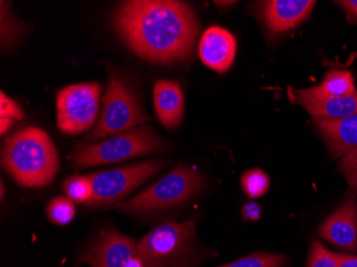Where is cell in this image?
Here are the masks:
<instances>
[{
	"label": "cell",
	"instance_id": "cell-1",
	"mask_svg": "<svg viewBox=\"0 0 357 267\" xmlns=\"http://www.w3.org/2000/svg\"><path fill=\"white\" fill-rule=\"evenodd\" d=\"M112 26L136 55L156 63L192 56L198 22L188 3L174 0H133L118 6Z\"/></svg>",
	"mask_w": 357,
	"mask_h": 267
},
{
	"label": "cell",
	"instance_id": "cell-2",
	"mask_svg": "<svg viewBox=\"0 0 357 267\" xmlns=\"http://www.w3.org/2000/svg\"><path fill=\"white\" fill-rule=\"evenodd\" d=\"M1 162L14 181L25 188L47 185L59 169L53 140L36 126L23 128L6 140Z\"/></svg>",
	"mask_w": 357,
	"mask_h": 267
},
{
	"label": "cell",
	"instance_id": "cell-3",
	"mask_svg": "<svg viewBox=\"0 0 357 267\" xmlns=\"http://www.w3.org/2000/svg\"><path fill=\"white\" fill-rule=\"evenodd\" d=\"M148 120L149 116L144 112L136 90L123 76L110 71L99 120L80 144H93L119 135Z\"/></svg>",
	"mask_w": 357,
	"mask_h": 267
},
{
	"label": "cell",
	"instance_id": "cell-4",
	"mask_svg": "<svg viewBox=\"0 0 357 267\" xmlns=\"http://www.w3.org/2000/svg\"><path fill=\"white\" fill-rule=\"evenodd\" d=\"M163 148L164 142L154 128L149 124H142L100 142L76 146L73 160L74 165L82 169L155 153Z\"/></svg>",
	"mask_w": 357,
	"mask_h": 267
},
{
	"label": "cell",
	"instance_id": "cell-5",
	"mask_svg": "<svg viewBox=\"0 0 357 267\" xmlns=\"http://www.w3.org/2000/svg\"><path fill=\"white\" fill-rule=\"evenodd\" d=\"M202 174L188 166H178L147 190L112 208L124 212L144 213L167 210L188 201L204 185Z\"/></svg>",
	"mask_w": 357,
	"mask_h": 267
},
{
	"label": "cell",
	"instance_id": "cell-6",
	"mask_svg": "<svg viewBox=\"0 0 357 267\" xmlns=\"http://www.w3.org/2000/svg\"><path fill=\"white\" fill-rule=\"evenodd\" d=\"M195 216L184 222L158 224L137 242L142 267H172L188 252L194 241Z\"/></svg>",
	"mask_w": 357,
	"mask_h": 267
},
{
	"label": "cell",
	"instance_id": "cell-7",
	"mask_svg": "<svg viewBox=\"0 0 357 267\" xmlns=\"http://www.w3.org/2000/svg\"><path fill=\"white\" fill-rule=\"evenodd\" d=\"M102 86L82 82L68 86L57 96V125L67 135H78L92 128L99 112Z\"/></svg>",
	"mask_w": 357,
	"mask_h": 267
},
{
	"label": "cell",
	"instance_id": "cell-8",
	"mask_svg": "<svg viewBox=\"0 0 357 267\" xmlns=\"http://www.w3.org/2000/svg\"><path fill=\"white\" fill-rule=\"evenodd\" d=\"M164 167L165 162L163 160H150L89 174L93 188V196L89 206L117 204Z\"/></svg>",
	"mask_w": 357,
	"mask_h": 267
},
{
	"label": "cell",
	"instance_id": "cell-9",
	"mask_svg": "<svg viewBox=\"0 0 357 267\" xmlns=\"http://www.w3.org/2000/svg\"><path fill=\"white\" fill-rule=\"evenodd\" d=\"M82 260L91 267H142L137 241L116 230L107 231L94 241Z\"/></svg>",
	"mask_w": 357,
	"mask_h": 267
},
{
	"label": "cell",
	"instance_id": "cell-10",
	"mask_svg": "<svg viewBox=\"0 0 357 267\" xmlns=\"http://www.w3.org/2000/svg\"><path fill=\"white\" fill-rule=\"evenodd\" d=\"M312 0H268L257 3V13L273 37L290 31L306 21L316 6Z\"/></svg>",
	"mask_w": 357,
	"mask_h": 267
},
{
	"label": "cell",
	"instance_id": "cell-11",
	"mask_svg": "<svg viewBox=\"0 0 357 267\" xmlns=\"http://www.w3.org/2000/svg\"><path fill=\"white\" fill-rule=\"evenodd\" d=\"M318 234L338 248L355 252L357 249V206L349 194L344 201L321 224Z\"/></svg>",
	"mask_w": 357,
	"mask_h": 267
},
{
	"label": "cell",
	"instance_id": "cell-12",
	"mask_svg": "<svg viewBox=\"0 0 357 267\" xmlns=\"http://www.w3.org/2000/svg\"><path fill=\"white\" fill-rule=\"evenodd\" d=\"M236 55V40L229 30L212 26L204 31L199 42L202 61L218 73L231 68Z\"/></svg>",
	"mask_w": 357,
	"mask_h": 267
},
{
	"label": "cell",
	"instance_id": "cell-13",
	"mask_svg": "<svg viewBox=\"0 0 357 267\" xmlns=\"http://www.w3.org/2000/svg\"><path fill=\"white\" fill-rule=\"evenodd\" d=\"M294 98L314 119H340L357 112V92L344 98H330L307 88L294 90Z\"/></svg>",
	"mask_w": 357,
	"mask_h": 267
},
{
	"label": "cell",
	"instance_id": "cell-14",
	"mask_svg": "<svg viewBox=\"0 0 357 267\" xmlns=\"http://www.w3.org/2000/svg\"><path fill=\"white\" fill-rule=\"evenodd\" d=\"M314 126L334 158L357 148V112L340 119H314Z\"/></svg>",
	"mask_w": 357,
	"mask_h": 267
},
{
	"label": "cell",
	"instance_id": "cell-15",
	"mask_svg": "<svg viewBox=\"0 0 357 267\" xmlns=\"http://www.w3.org/2000/svg\"><path fill=\"white\" fill-rule=\"evenodd\" d=\"M154 108L160 123L168 130L181 124L184 114V96L176 80L160 79L154 84Z\"/></svg>",
	"mask_w": 357,
	"mask_h": 267
},
{
	"label": "cell",
	"instance_id": "cell-16",
	"mask_svg": "<svg viewBox=\"0 0 357 267\" xmlns=\"http://www.w3.org/2000/svg\"><path fill=\"white\" fill-rule=\"evenodd\" d=\"M314 93L330 98H344L356 93L355 79L350 71L332 70L326 74L322 82L314 87H310Z\"/></svg>",
	"mask_w": 357,
	"mask_h": 267
},
{
	"label": "cell",
	"instance_id": "cell-17",
	"mask_svg": "<svg viewBox=\"0 0 357 267\" xmlns=\"http://www.w3.org/2000/svg\"><path fill=\"white\" fill-rule=\"evenodd\" d=\"M66 197L77 204H89L93 196V188L89 176H75L64 181L63 186Z\"/></svg>",
	"mask_w": 357,
	"mask_h": 267
},
{
	"label": "cell",
	"instance_id": "cell-18",
	"mask_svg": "<svg viewBox=\"0 0 357 267\" xmlns=\"http://www.w3.org/2000/svg\"><path fill=\"white\" fill-rule=\"evenodd\" d=\"M288 259L282 254L256 252L216 267H286Z\"/></svg>",
	"mask_w": 357,
	"mask_h": 267
},
{
	"label": "cell",
	"instance_id": "cell-19",
	"mask_svg": "<svg viewBox=\"0 0 357 267\" xmlns=\"http://www.w3.org/2000/svg\"><path fill=\"white\" fill-rule=\"evenodd\" d=\"M48 220L58 226H66L74 220L76 208L68 197H57L48 202L46 208Z\"/></svg>",
	"mask_w": 357,
	"mask_h": 267
},
{
	"label": "cell",
	"instance_id": "cell-20",
	"mask_svg": "<svg viewBox=\"0 0 357 267\" xmlns=\"http://www.w3.org/2000/svg\"><path fill=\"white\" fill-rule=\"evenodd\" d=\"M243 190L250 198L264 196L270 188V178L260 169L248 170L241 178Z\"/></svg>",
	"mask_w": 357,
	"mask_h": 267
},
{
	"label": "cell",
	"instance_id": "cell-21",
	"mask_svg": "<svg viewBox=\"0 0 357 267\" xmlns=\"http://www.w3.org/2000/svg\"><path fill=\"white\" fill-rule=\"evenodd\" d=\"M1 1V44L10 46L21 35V27L14 16L10 13L9 5Z\"/></svg>",
	"mask_w": 357,
	"mask_h": 267
},
{
	"label": "cell",
	"instance_id": "cell-22",
	"mask_svg": "<svg viewBox=\"0 0 357 267\" xmlns=\"http://www.w3.org/2000/svg\"><path fill=\"white\" fill-rule=\"evenodd\" d=\"M307 267H339L336 254L330 252L321 243L314 241L310 246Z\"/></svg>",
	"mask_w": 357,
	"mask_h": 267
},
{
	"label": "cell",
	"instance_id": "cell-23",
	"mask_svg": "<svg viewBox=\"0 0 357 267\" xmlns=\"http://www.w3.org/2000/svg\"><path fill=\"white\" fill-rule=\"evenodd\" d=\"M338 171L346 178L351 190L357 192V148H353L340 158Z\"/></svg>",
	"mask_w": 357,
	"mask_h": 267
},
{
	"label": "cell",
	"instance_id": "cell-24",
	"mask_svg": "<svg viewBox=\"0 0 357 267\" xmlns=\"http://www.w3.org/2000/svg\"><path fill=\"white\" fill-rule=\"evenodd\" d=\"M0 116L13 120H21L24 118V112L22 108L3 91L0 94Z\"/></svg>",
	"mask_w": 357,
	"mask_h": 267
},
{
	"label": "cell",
	"instance_id": "cell-25",
	"mask_svg": "<svg viewBox=\"0 0 357 267\" xmlns=\"http://www.w3.org/2000/svg\"><path fill=\"white\" fill-rule=\"evenodd\" d=\"M337 3L344 10L350 23H357V0H344Z\"/></svg>",
	"mask_w": 357,
	"mask_h": 267
},
{
	"label": "cell",
	"instance_id": "cell-26",
	"mask_svg": "<svg viewBox=\"0 0 357 267\" xmlns=\"http://www.w3.org/2000/svg\"><path fill=\"white\" fill-rule=\"evenodd\" d=\"M243 217L246 220H257L261 216V208L256 202H248L243 206Z\"/></svg>",
	"mask_w": 357,
	"mask_h": 267
},
{
	"label": "cell",
	"instance_id": "cell-27",
	"mask_svg": "<svg viewBox=\"0 0 357 267\" xmlns=\"http://www.w3.org/2000/svg\"><path fill=\"white\" fill-rule=\"evenodd\" d=\"M339 267H357V257L351 254H336Z\"/></svg>",
	"mask_w": 357,
	"mask_h": 267
},
{
	"label": "cell",
	"instance_id": "cell-28",
	"mask_svg": "<svg viewBox=\"0 0 357 267\" xmlns=\"http://www.w3.org/2000/svg\"><path fill=\"white\" fill-rule=\"evenodd\" d=\"M14 120L9 119V118H0V132L5 134L6 132L11 128L13 125Z\"/></svg>",
	"mask_w": 357,
	"mask_h": 267
}]
</instances>
